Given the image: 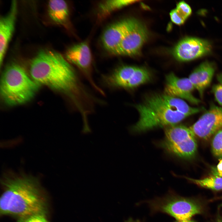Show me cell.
<instances>
[{"mask_svg":"<svg viewBox=\"0 0 222 222\" xmlns=\"http://www.w3.org/2000/svg\"><path fill=\"white\" fill-rule=\"evenodd\" d=\"M30 72L39 84L65 95L83 119L93 114L100 103V98L91 92L70 63L57 52L49 50L40 51L31 63Z\"/></svg>","mask_w":222,"mask_h":222,"instance_id":"1","label":"cell"},{"mask_svg":"<svg viewBox=\"0 0 222 222\" xmlns=\"http://www.w3.org/2000/svg\"><path fill=\"white\" fill-rule=\"evenodd\" d=\"M1 183V215L17 219L34 215L47 216L48 197L37 178L23 175H5Z\"/></svg>","mask_w":222,"mask_h":222,"instance_id":"2","label":"cell"},{"mask_svg":"<svg viewBox=\"0 0 222 222\" xmlns=\"http://www.w3.org/2000/svg\"><path fill=\"white\" fill-rule=\"evenodd\" d=\"M135 106L139 116L132 129L136 132L176 124L204 109L190 106L182 99L164 93L151 94Z\"/></svg>","mask_w":222,"mask_h":222,"instance_id":"3","label":"cell"},{"mask_svg":"<svg viewBox=\"0 0 222 222\" xmlns=\"http://www.w3.org/2000/svg\"><path fill=\"white\" fill-rule=\"evenodd\" d=\"M39 85L23 67L12 63L3 72L1 80V96L8 105L22 104L32 99Z\"/></svg>","mask_w":222,"mask_h":222,"instance_id":"4","label":"cell"},{"mask_svg":"<svg viewBox=\"0 0 222 222\" xmlns=\"http://www.w3.org/2000/svg\"><path fill=\"white\" fill-rule=\"evenodd\" d=\"M165 138L161 146L170 154L180 158L190 159L196 153L195 136L190 128L180 125L166 127Z\"/></svg>","mask_w":222,"mask_h":222,"instance_id":"5","label":"cell"},{"mask_svg":"<svg viewBox=\"0 0 222 222\" xmlns=\"http://www.w3.org/2000/svg\"><path fill=\"white\" fill-rule=\"evenodd\" d=\"M151 75L143 67L123 65L101 76L102 84L109 89H130L149 81Z\"/></svg>","mask_w":222,"mask_h":222,"instance_id":"6","label":"cell"},{"mask_svg":"<svg viewBox=\"0 0 222 222\" xmlns=\"http://www.w3.org/2000/svg\"><path fill=\"white\" fill-rule=\"evenodd\" d=\"M154 205L156 209L169 214L178 221L190 219L202 211L200 205L195 201L175 195L166 197Z\"/></svg>","mask_w":222,"mask_h":222,"instance_id":"7","label":"cell"},{"mask_svg":"<svg viewBox=\"0 0 222 222\" xmlns=\"http://www.w3.org/2000/svg\"><path fill=\"white\" fill-rule=\"evenodd\" d=\"M66 59L76 66L93 88L99 93L105 96L103 90L96 83L92 75V56L90 48L86 42L75 44L67 51Z\"/></svg>","mask_w":222,"mask_h":222,"instance_id":"8","label":"cell"},{"mask_svg":"<svg viewBox=\"0 0 222 222\" xmlns=\"http://www.w3.org/2000/svg\"><path fill=\"white\" fill-rule=\"evenodd\" d=\"M189 128L195 137L208 139L222 129V107L212 105Z\"/></svg>","mask_w":222,"mask_h":222,"instance_id":"9","label":"cell"},{"mask_svg":"<svg viewBox=\"0 0 222 222\" xmlns=\"http://www.w3.org/2000/svg\"><path fill=\"white\" fill-rule=\"evenodd\" d=\"M212 46L207 41L189 37L180 41L175 47L172 54L182 61L191 60L207 55L211 51Z\"/></svg>","mask_w":222,"mask_h":222,"instance_id":"10","label":"cell"},{"mask_svg":"<svg viewBox=\"0 0 222 222\" xmlns=\"http://www.w3.org/2000/svg\"><path fill=\"white\" fill-rule=\"evenodd\" d=\"M137 20L127 18L109 25L102 34L101 40L106 50L113 54L123 39Z\"/></svg>","mask_w":222,"mask_h":222,"instance_id":"11","label":"cell"},{"mask_svg":"<svg viewBox=\"0 0 222 222\" xmlns=\"http://www.w3.org/2000/svg\"><path fill=\"white\" fill-rule=\"evenodd\" d=\"M148 34L145 26L137 20L125 36L113 54L128 56L136 55L147 39Z\"/></svg>","mask_w":222,"mask_h":222,"instance_id":"12","label":"cell"},{"mask_svg":"<svg viewBox=\"0 0 222 222\" xmlns=\"http://www.w3.org/2000/svg\"><path fill=\"white\" fill-rule=\"evenodd\" d=\"M194 89L188 78H180L172 72L166 76L164 93L167 95L198 105L201 101L193 95L192 92Z\"/></svg>","mask_w":222,"mask_h":222,"instance_id":"13","label":"cell"},{"mask_svg":"<svg viewBox=\"0 0 222 222\" xmlns=\"http://www.w3.org/2000/svg\"><path fill=\"white\" fill-rule=\"evenodd\" d=\"M17 3L12 1L10 10L0 19V64L2 63L7 48L15 28L17 13Z\"/></svg>","mask_w":222,"mask_h":222,"instance_id":"14","label":"cell"},{"mask_svg":"<svg viewBox=\"0 0 222 222\" xmlns=\"http://www.w3.org/2000/svg\"><path fill=\"white\" fill-rule=\"evenodd\" d=\"M215 70L214 64L205 61L198 66L189 76L188 79L202 98L205 90L211 84Z\"/></svg>","mask_w":222,"mask_h":222,"instance_id":"15","label":"cell"},{"mask_svg":"<svg viewBox=\"0 0 222 222\" xmlns=\"http://www.w3.org/2000/svg\"><path fill=\"white\" fill-rule=\"evenodd\" d=\"M49 15L57 24L65 26L68 22L69 10L66 2L62 0H51L48 4Z\"/></svg>","mask_w":222,"mask_h":222,"instance_id":"16","label":"cell"},{"mask_svg":"<svg viewBox=\"0 0 222 222\" xmlns=\"http://www.w3.org/2000/svg\"><path fill=\"white\" fill-rule=\"evenodd\" d=\"M138 1L132 0H105L100 2L98 7V17L100 19L109 16L116 10Z\"/></svg>","mask_w":222,"mask_h":222,"instance_id":"17","label":"cell"},{"mask_svg":"<svg viewBox=\"0 0 222 222\" xmlns=\"http://www.w3.org/2000/svg\"><path fill=\"white\" fill-rule=\"evenodd\" d=\"M187 179L201 187L216 191L222 190V177L214 174L200 179L189 178Z\"/></svg>","mask_w":222,"mask_h":222,"instance_id":"18","label":"cell"},{"mask_svg":"<svg viewBox=\"0 0 222 222\" xmlns=\"http://www.w3.org/2000/svg\"><path fill=\"white\" fill-rule=\"evenodd\" d=\"M211 146L214 155L220 159H222V129L214 134Z\"/></svg>","mask_w":222,"mask_h":222,"instance_id":"19","label":"cell"},{"mask_svg":"<svg viewBox=\"0 0 222 222\" xmlns=\"http://www.w3.org/2000/svg\"><path fill=\"white\" fill-rule=\"evenodd\" d=\"M175 9L185 20L192 13V10L190 6L183 1L179 2L177 4Z\"/></svg>","mask_w":222,"mask_h":222,"instance_id":"20","label":"cell"},{"mask_svg":"<svg viewBox=\"0 0 222 222\" xmlns=\"http://www.w3.org/2000/svg\"><path fill=\"white\" fill-rule=\"evenodd\" d=\"M47 217L40 215H32L17 219L16 222H50Z\"/></svg>","mask_w":222,"mask_h":222,"instance_id":"21","label":"cell"},{"mask_svg":"<svg viewBox=\"0 0 222 222\" xmlns=\"http://www.w3.org/2000/svg\"><path fill=\"white\" fill-rule=\"evenodd\" d=\"M212 91L216 101L222 106V84L219 83L214 85Z\"/></svg>","mask_w":222,"mask_h":222,"instance_id":"22","label":"cell"},{"mask_svg":"<svg viewBox=\"0 0 222 222\" xmlns=\"http://www.w3.org/2000/svg\"><path fill=\"white\" fill-rule=\"evenodd\" d=\"M170 14L172 21L177 25L182 24L185 21V20L180 15L175 9L171 11Z\"/></svg>","mask_w":222,"mask_h":222,"instance_id":"23","label":"cell"},{"mask_svg":"<svg viewBox=\"0 0 222 222\" xmlns=\"http://www.w3.org/2000/svg\"><path fill=\"white\" fill-rule=\"evenodd\" d=\"M215 174L219 176L222 175V159L219 160V162L217 166V171Z\"/></svg>","mask_w":222,"mask_h":222,"instance_id":"24","label":"cell"},{"mask_svg":"<svg viewBox=\"0 0 222 222\" xmlns=\"http://www.w3.org/2000/svg\"><path fill=\"white\" fill-rule=\"evenodd\" d=\"M217 79L220 84H222V72L218 74L217 76Z\"/></svg>","mask_w":222,"mask_h":222,"instance_id":"25","label":"cell"},{"mask_svg":"<svg viewBox=\"0 0 222 222\" xmlns=\"http://www.w3.org/2000/svg\"><path fill=\"white\" fill-rule=\"evenodd\" d=\"M125 222H141L138 220H134L131 218H130L126 220Z\"/></svg>","mask_w":222,"mask_h":222,"instance_id":"26","label":"cell"},{"mask_svg":"<svg viewBox=\"0 0 222 222\" xmlns=\"http://www.w3.org/2000/svg\"><path fill=\"white\" fill-rule=\"evenodd\" d=\"M215 222H222V217L220 216L218 217Z\"/></svg>","mask_w":222,"mask_h":222,"instance_id":"27","label":"cell"},{"mask_svg":"<svg viewBox=\"0 0 222 222\" xmlns=\"http://www.w3.org/2000/svg\"><path fill=\"white\" fill-rule=\"evenodd\" d=\"M176 222H195L194 221L192 220H191L190 219L188 220H184V221H177Z\"/></svg>","mask_w":222,"mask_h":222,"instance_id":"28","label":"cell"},{"mask_svg":"<svg viewBox=\"0 0 222 222\" xmlns=\"http://www.w3.org/2000/svg\"><path fill=\"white\" fill-rule=\"evenodd\" d=\"M219 176H221V177H222V175H219Z\"/></svg>","mask_w":222,"mask_h":222,"instance_id":"29","label":"cell"}]
</instances>
